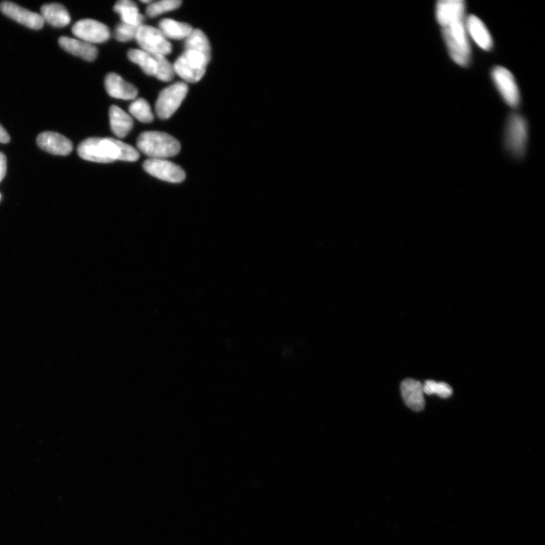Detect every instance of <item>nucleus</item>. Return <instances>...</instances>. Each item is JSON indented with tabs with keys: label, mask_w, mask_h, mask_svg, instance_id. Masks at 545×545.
I'll use <instances>...</instances> for the list:
<instances>
[{
	"label": "nucleus",
	"mask_w": 545,
	"mask_h": 545,
	"mask_svg": "<svg viewBox=\"0 0 545 545\" xmlns=\"http://www.w3.org/2000/svg\"><path fill=\"white\" fill-rule=\"evenodd\" d=\"M10 137L8 133L5 130V128L1 125H0V142L8 143Z\"/></svg>",
	"instance_id": "obj_29"
},
{
	"label": "nucleus",
	"mask_w": 545,
	"mask_h": 545,
	"mask_svg": "<svg viewBox=\"0 0 545 545\" xmlns=\"http://www.w3.org/2000/svg\"><path fill=\"white\" fill-rule=\"evenodd\" d=\"M155 56L157 70L156 76L159 80L164 82L171 81L176 72H174L173 66L169 63V61L166 56L154 55Z\"/></svg>",
	"instance_id": "obj_26"
},
{
	"label": "nucleus",
	"mask_w": 545,
	"mask_h": 545,
	"mask_svg": "<svg viewBox=\"0 0 545 545\" xmlns=\"http://www.w3.org/2000/svg\"><path fill=\"white\" fill-rule=\"evenodd\" d=\"M137 145L140 152L152 159H166L180 152L179 141L167 133L143 132L139 136Z\"/></svg>",
	"instance_id": "obj_3"
},
{
	"label": "nucleus",
	"mask_w": 545,
	"mask_h": 545,
	"mask_svg": "<svg viewBox=\"0 0 545 545\" xmlns=\"http://www.w3.org/2000/svg\"><path fill=\"white\" fill-rule=\"evenodd\" d=\"M467 30L468 36L474 39L476 44L482 50L490 51L493 47V39L486 25L474 15L467 17Z\"/></svg>",
	"instance_id": "obj_14"
},
{
	"label": "nucleus",
	"mask_w": 545,
	"mask_h": 545,
	"mask_svg": "<svg viewBox=\"0 0 545 545\" xmlns=\"http://www.w3.org/2000/svg\"><path fill=\"white\" fill-rule=\"evenodd\" d=\"M424 386V392L427 395H436L442 398H448L453 394V389L443 382L437 383L434 380H427Z\"/></svg>",
	"instance_id": "obj_25"
},
{
	"label": "nucleus",
	"mask_w": 545,
	"mask_h": 545,
	"mask_svg": "<svg viewBox=\"0 0 545 545\" xmlns=\"http://www.w3.org/2000/svg\"><path fill=\"white\" fill-rule=\"evenodd\" d=\"M140 27L121 23L116 28V38L119 42H128L135 39Z\"/></svg>",
	"instance_id": "obj_27"
},
{
	"label": "nucleus",
	"mask_w": 545,
	"mask_h": 545,
	"mask_svg": "<svg viewBox=\"0 0 545 545\" xmlns=\"http://www.w3.org/2000/svg\"><path fill=\"white\" fill-rule=\"evenodd\" d=\"M528 123L525 118L512 114L507 122L505 142L513 156L520 157L526 152L528 143Z\"/></svg>",
	"instance_id": "obj_4"
},
{
	"label": "nucleus",
	"mask_w": 545,
	"mask_h": 545,
	"mask_svg": "<svg viewBox=\"0 0 545 545\" xmlns=\"http://www.w3.org/2000/svg\"><path fill=\"white\" fill-rule=\"evenodd\" d=\"M159 30L167 39H186L192 32V27L187 23H180L171 18L161 20Z\"/></svg>",
	"instance_id": "obj_20"
},
{
	"label": "nucleus",
	"mask_w": 545,
	"mask_h": 545,
	"mask_svg": "<svg viewBox=\"0 0 545 545\" xmlns=\"http://www.w3.org/2000/svg\"><path fill=\"white\" fill-rule=\"evenodd\" d=\"M129 111L131 116L142 123H151L154 120L151 106L146 99L140 98L133 101L129 107Z\"/></svg>",
	"instance_id": "obj_23"
},
{
	"label": "nucleus",
	"mask_w": 545,
	"mask_h": 545,
	"mask_svg": "<svg viewBox=\"0 0 545 545\" xmlns=\"http://www.w3.org/2000/svg\"><path fill=\"white\" fill-rule=\"evenodd\" d=\"M404 402L410 409L420 412L425 408L424 386L417 380L406 379L400 384Z\"/></svg>",
	"instance_id": "obj_12"
},
{
	"label": "nucleus",
	"mask_w": 545,
	"mask_h": 545,
	"mask_svg": "<svg viewBox=\"0 0 545 545\" xmlns=\"http://www.w3.org/2000/svg\"><path fill=\"white\" fill-rule=\"evenodd\" d=\"M129 59L142 68L144 73L149 76H156L157 63L154 55L140 49H130L128 54Z\"/></svg>",
	"instance_id": "obj_21"
},
{
	"label": "nucleus",
	"mask_w": 545,
	"mask_h": 545,
	"mask_svg": "<svg viewBox=\"0 0 545 545\" xmlns=\"http://www.w3.org/2000/svg\"><path fill=\"white\" fill-rule=\"evenodd\" d=\"M143 169L152 177L169 183H179L186 178L180 166L166 159H149L144 162Z\"/></svg>",
	"instance_id": "obj_8"
},
{
	"label": "nucleus",
	"mask_w": 545,
	"mask_h": 545,
	"mask_svg": "<svg viewBox=\"0 0 545 545\" xmlns=\"http://www.w3.org/2000/svg\"><path fill=\"white\" fill-rule=\"evenodd\" d=\"M78 152L81 159L97 163L136 161L140 158V153L135 148L109 137L87 139L80 144Z\"/></svg>",
	"instance_id": "obj_2"
},
{
	"label": "nucleus",
	"mask_w": 545,
	"mask_h": 545,
	"mask_svg": "<svg viewBox=\"0 0 545 545\" xmlns=\"http://www.w3.org/2000/svg\"><path fill=\"white\" fill-rule=\"evenodd\" d=\"M111 129L118 138H125L133 127L132 118L125 111L117 106H112L109 109Z\"/></svg>",
	"instance_id": "obj_16"
},
{
	"label": "nucleus",
	"mask_w": 545,
	"mask_h": 545,
	"mask_svg": "<svg viewBox=\"0 0 545 545\" xmlns=\"http://www.w3.org/2000/svg\"><path fill=\"white\" fill-rule=\"evenodd\" d=\"M37 141L41 149L53 155L67 156L73 149L72 142L68 138L55 132L41 133Z\"/></svg>",
	"instance_id": "obj_11"
},
{
	"label": "nucleus",
	"mask_w": 545,
	"mask_h": 545,
	"mask_svg": "<svg viewBox=\"0 0 545 545\" xmlns=\"http://www.w3.org/2000/svg\"><path fill=\"white\" fill-rule=\"evenodd\" d=\"M174 72L188 83H197L204 75L207 69L198 67L181 55L174 63Z\"/></svg>",
	"instance_id": "obj_17"
},
{
	"label": "nucleus",
	"mask_w": 545,
	"mask_h": 545,
	"mask_svg": "<svg viewBox=\"0 0 545 545\" xmlns=\"http://www.w3.org/2000/svg\"><path fill=\"white\" fill-rule=\"evenodd\" d=\"M185 49L195 50L209 58L212 57L209 40L200 29H193L191 35L185 41Z\"/></svg>",
	"instance_id": "obj_22"
},
{
	"label": "nucleus",
	"mask_w": 545,
	"mask_h": 545,
	"mask_svg": "<svg viewBox=\"0 0 545 545\" xmlns=\"http://www.w3.org/2000/svg\"><path fill=\"white\" fill-rule=\"evenodd\" d=\"M436 17L452 60L461 67L471 61L467 30L466 4L463 0H441L436 4Z\"/></svg>",
	"instance_id": "obj_1"
},
{
	"label": "nucleus",
	"mask_w": 545,
	"mask_h": 545,
	"mask_svg": "<svg viewBox=\"0 0 545 545\" xmlns=\"http://www.w3.org/2000/svg\"><path fill=\"white\" fill-rule=\"evenodd\" d=\"M59 44L68 53L89 61H94L98 56V49L95 46L80 39L61 37Z\"/></svg>",
	"instance_id": "obj_15"
},
{
	"label": "nucleus",
	"mask_w": 545,
	"mask_h": 545,
	"mask_svg": "<svg viewBox=\"0 0 545 545\" xmlns=\"http://www.w3.org/2000/svg\"><path fill=\"white\" fill-rule=\"evenodd\" d=\"M114 10L121 16L123 23L141 26L145 20V17L140 13L137 4L130 0H121L115 5Z\"/></svg>",
	"instance_id": "obj_19"
},
{
	"label": "nucleus",
	"mask_w": 545,
	"mask_h": 545,
	"mask_svg": "<svg viewBox=\"0 0 545 545\" xmlns=\"http://www.w3.org/2000/svg\"><path fill=\"white\" fill-rule=\"evenodd\" d=\"M141 2L145 4H151L153 1H151V0H147V1L146 0H143V1H141Z\"/></svg>",
	"instance_id": "obj_30"
},
{
	"label": "nucleus",
	"mask_w": 545,
	"mask_h": 545,
	"mask_svg": "<svg viewBox=\"0 0 545 545\" xmlns=\"http://www.w3.org/2000/svg\"><path fill=\"white\" fill-rule=\"evenodd\" d=\"M0 10L5 16L29 28L39 30L45 23L44 18L39 14L30 12L12 2H3L0 4Z\"/></svg>",
	"instance_id": "obj_10"
},
{
	"label": "nucleus",
	"mask_w": 545,
	"mask_h": 545,
	"mask_svg": "<svg viewBox=\"0 0 545 545\" xmlns=\"http://www.w3.org/2000/svg\"><path fill=\"white\" fill-rule=\"evenodd\" d=\"M6 158L4 153L0 152V181L4 178L6 173Z\"/></svg>",
	"instance_id": "obj_28"
},
{
	"label": "nucleus",
	"mask_w": 545,
	"mask_h": 545,
	"mask_svg": "<svg viewBox=\"0 0 545 545\" xmlns=\"http://www.w3.org/2000/svg\"><path fill=\"white\" fill-rule=\"evenodd\" d=\"M189 87L183 82H178L164 89L158 97L156 111L158 117L162 120L170 118L181 106L188 94Z\"/></svg>",
	"instance_id": "obj_5"
},
{
	"label": "nucleus",
	"mask_w": 545,
	"mask_h": 545,
	"mask_svg": "<svg viewBox=\"0 0 545 545\" xmlns=\"http://www.w3.org/2000/svg\"><path fill=\"white\" fill-rule=\"evenodd\" d=\"M72 33L90 44L106 42L111 35L110 30L105 24L92 19L79 20L72 27Z\"/></svg>",
	"instance_id": "obj_9"
},
{
	"label": "nucleus",
	"mask_w": 545,
	"mask_h": 545,
	"mask_svg": "<svg viewBox=\"0 0 545 545\" xmlns=\"http://www.w3.org/2000/svg\"><path fill=\"white\" fill-rule=\"evenodd\" d=\"M491 78L506 104L513 108L520 105V94L515 78L505 67L496 66L491 70Z\"/></svg>",
	"instance_id": "obj_7"
},
{
	"label": "nucleus",
	"mask_w": 545,
	"mask_h": 545,
	"mask_svg": "<svg viewBox=\"0 0 545 545\" xmlns=\"http://www.w3.org/2000/svg\"><path fill=\"white\" fill-rule=\"evenodd\" d=\"M182 4L180 0H161V1L152 2L147 8V15L150 18H155L161 14L173 11Z\"/></svg>",
	"instance_id": "obj_24"
},
{
	"label": "nucleus",
	"mask_w": 545,
	"mask_h": 545,
	"mask_svg": "<svg viewBox=\"0 0 545 545\" xmlns=\"http://www.w3.org/2000/svg\"><path fill=\"white\" fill-rule=\"evenodd\" d=\"M141 49L152 55L166 56L172 52V45L159 29L142 25L135 37Z\"/></svg>",
	"instance_id": "obj_6"
},
{
	"label": "nucleus",
	"mask_w": 545,
	"mask_h": 545,
	"mask_svg": "<svg viewBox=\"0 0 545 545\" xmlns=\"http://www.w3.org/2000/svg\"><path fill=\"white\" fill-rule=\"evenodd\" d=\"M41 16L44 22L56 27H63L71 22L67 9L60 4H47L41 8Z\"/></svg>",
	"instance_id": "obj_18"
},
{
	"label": "nucleus",
	"mask_w": 545,
	"mask_h": 545,
	"mask_svg": "<svg viewBox=\"0 0 545 545\" xmlns=\"http://www.w3.org/2000/svg\"><path fill=\"white\" fill-rule=\"evenodd\" d=\"M105 87L108 94L113 98L130 100L135 99L138 95V90L135 86L116 73H110L106 76Z\"/></svg>",
	"instance_id": "obj_13"
}]
</instances>
